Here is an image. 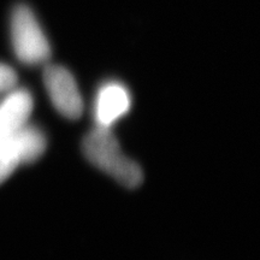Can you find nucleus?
Instances as JSON below:
<instances>
[{
  "mask_svg": "<svg viewBox=\"0 0 260 260\" xmlns=\"http://www.w3.org/2000/svg\"><path fill=\"white\" fill-rule=\"evenodd\" d=\"M82 149L93 165L123 186L135 188L141 184L144 178L141 168L123 153L111 128L96 125L84 138Z\"/></svg>",
  "mask_w": 260,
  "mask_h": 260,
  "instance_id": "1",
  "label": "nucleus"
},
{
  "mask_svg": "<svg viewBox=\"0 0 260 260\" xmlns=\"http://www.w3.org/2000/svg\"><path fill=\"white\" fill-rule=\"evenodd\" d=\"M11 40L16 57L24 64L45 63L51 56L48 40L32 11L17 5L11 16Z\"/></svg>",
  "mask_w": 260,
  "mask_h": 260,
  "instance_id": "2",
  "label": "nucleus"
},
{
  "mask_svg": "<svg viewBox=\"0 0 260 260\" xmlns=\"http://www.w3.org/2000/svg\"><path fill=\"white\" fill-rule=\"evenodd\" d=\"M46 145L44 133L30 124L0 140V183L8 180L21 164L40 158Z\"/></svg>",
  "mask_w": 260,
  "mask_h": 260,
  "instance_id": "3",
  "label": "nucleus"
},
{
  "mask_svg": "<svg viewBox=\"0 0 260 260\" xmlns=\"http://www.w3.org/2000/svg\"><path fill=\"white\" fill-rule=\"evenodd\" d=\"M44 83L52 104L60 115L69 119L80 118L83 102L73 74L60 65H48L44 71Z\"/></svg>",
  "mask_w": 260,
  "mask_h": 260,
  "instance_id": "4",
  "label": "nucleus"
},
{
  "mask_svg": "<svg viewBox=\"0 0 260 260\" xmlns=\"http://www.w3.org/2000/svg\"><path fill=\"white\" fill-rule=\"evenodd\" d=\"M132 98L129 90L122 83L107 82L98 92L94 106V116L98 126L111 128L113 123L129 111Z\"/></svg>",
  "mask_w": 260,
  "mask_h": 260,
  "instance_id": "5",
  "label": "nucleus"
},
{
  "mask_svg": "<svg viewBox=\"0 0 260 260\" xmlns=\"http://www.w3.org/2000/svg\"><path fill=\"white\" fill-rule=\"evenodd\" d=\"M32 96L25 89H12L0 103V140L28 124L32 110Z\"/></svg>",
  "mask_w": 260,
  "mask_h": 260,
  "instance_id": "6",
  "label": "nucleus"
},
{
  "mask_svg": "<svg viewBox=\"0 0 260 260\" xmlns=\"http://www.w3.org/2000/svg\"><path fill=\"white\" fill-rule=\"evenodd\" d=\"M17 83V75L9 65L0 63V93L10 92Z\"/></svg>",
  "mask_w": 260,
  "mask_h": 260,
  "instance_id": "7",
  "label": "nucleus"
}]
</instances>
